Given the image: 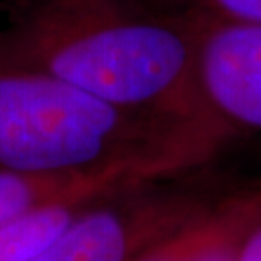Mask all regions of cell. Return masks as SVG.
Wrapping results in <instances>:
<instances>
[{"mask_svg":"<svg viewBox=\"0 0 261 261\" xmlns=\"http://www.w3.org/2000/svg\"><path fill=\"white\" fill-rule=\"evenodd\" d=\"M190 175L139 181L93 198L36 261H133L216 190Z\"/></svg>","mask_w":261,"mask_h":261,"instance_id":"cell-3","label":"cell"},{"mask_svg":"<svg viewBox=\"0 0 261 261\" xmlns=\"http://www.w3.org/2000/svg\"><path fill=\"white\" fill-rule=\"evenodd\" d=\"M0 55L39 68L126 111L216 134L195 75L194 10L141 0H19Z\"/></svg>","mask_w":261,"mask_h":261,"instance_id":"cell-1","label":"cell"},{"mask_svg":"<svg viewBox=\"0 0 261 261\" xmlns=\"http://www.w3.org/2000/svg\"><path fill=\"white\" fill-rule=\"evenodd\" d=\"M121 187L126 185L87 187L0 222V261H36L93 198Z\"/></svg>","mask_w":261,"mask_h":261,"instance_id":"cell-6","label":"cell"},{"mask_svg":"<svg viewBox=\"0 0 261 261\" xmlns=\"http://www.w3.org/2000/svg\"><path fill=\"white\" fill-rule=\"evenodd\" d=\"M222 148L226 144L203 127L126 111L0 55V171L133 168L171 178L202 170Z\"/></svg>","mask_w":261,"mask_h":261,"instance_id":"cell-2","label":"cell"},{"mask_svg":"<svg viewBox=\"0 0 261 261\" xmlns=\"http://www.w3.org/2000/svg\"><path fill=\"white\" fill-rule=\"evenodd\" d=\"M195 7L231 17L243 22L261 25V0H195Z\"/></svg>","mask_w":261,"mask_h":261,"instance_id":"cell-9","label":"cell"},{"mask_svg":"<svg viewBox=\"0 0 261 261\" xmlns=\"http://www.w3.org/2000/svg\"><path fill=\"white\" fill-rule=\"evenodd\" d=\"M234 261H261V178L248 181V214Z\"/></svg>","mask_w":261,"mask_h":261,"instance_id":"cell-8","label":"cell"},{"mask_svg":"<svg viewBox=\"0 0 261 261\" xmlns=\"http://www.w3.org/2000/svg\"><path fill=\"white\" fill-rule=\"evenodd\" d=\"M153 180L133 168H109L63 175H22L0 171V222L70 192L97 185H129Z\"/></svg>","mask_w":261,"mask_h":261,"instance_id":"cell-7","label":"cell"},{"mask_svg":"<svg viewBox=\"0 0 261 261\" xmlns=\"http://www.w3.org/2000/svg\"><path fill=\"white\" fill-rule=\"evenodd\" d=\"M202 109L229 144L261 133V25L194 7Z\"/></svg>","mask_w":261,"mask_h":261,"instance_id":"cell-4","label":"cell"},{"mask_svg":"<svg viewBox=\"0 0 261 261\" xmlns=\"http://www.w3.org/2000/svg\"><path fill=\"white\" fill-rule=\"evenodd\" d=\"M248 214V181L216 190L203 205L133 261H234Z\"/></svg>","mask_w":261,"mask_h":261,"instance_id":"cell-5","label":"cell"}]
</instances>
